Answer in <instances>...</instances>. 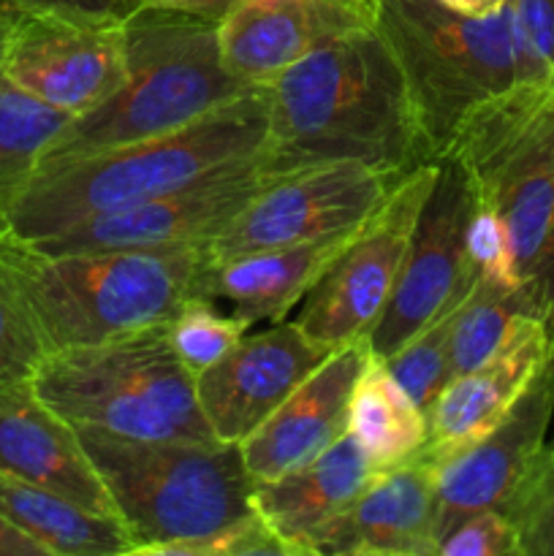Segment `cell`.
I'll use <instances>...</instances> for the list:
<instances>
[{"instance_id":"6da1fadb","label":"cell","mask_w":554,"mask_h":556,"mask_svg":"<svg viewBox=\"0 0 554 556\" xmlns=\"http://www.w3.org/2000/svg\"><path fill=\"white\" fill-rule=\"evenodd\" d=\"M264 90L269 125L259 161L269 177L358 163L402 179L438 163L394 49L378 27L318 49Z\"/></svg>"},{"instance_id":"7a4b0ae2","label":"cell","mask_w":554,"mask_h":556,"mask_svg":"<svg viewBox=\"0 0 554 556\" xmlns=\"http://www.w3.org/2000/svg\"><path fill=\"white\" fill-rule=\"evenodd\" d=\"M210 261L206 244L161 253H52L0 228V288L43 353L168 324L188 299L201 296Z\"/></svg>"},{"instance_id":"3957f363","label":"cell","mask_w":554,"mask_h":556,"mask_svg":"<svg viewBox=\"0 0 554 556\" xmlns=\"http://www.w3.org/2000/svg\"><path fill=\"white\" fill-rule=\"evenodd\" d=\"M266 125V90L250 87L168 134L41 163L0 210V228L25 242H41L92 215L172 193L226 163L259 155Z\"/></svg>"},{"instance_id":"277c9868","label":"cell","mask_w":554,"mask_h":556,"mask_svg":"<svg viewBox=\"0 0 554 556\" xmlns=\"http://www.w3.org/2000/svg\"><path fill=\"white\" fill-rule=\"evenodd\" d=\"M134 556H185L255 514L239 443L134 440L76 427Z\"/></svg>"},{"instance_id":"5b68a950","label":"cell","mask_w":554,"mask_h":556,"mask_svg":"<svg viewBox=\"0 0 554 556\" xmlns=\"http://www.w3.org/2000/svg\"><path fill=\"white\" fill-rule=\"evenodd\" d=\"M123 27L125 79L106 101L71 119L41 163L168 134L250 90L223 63L215 22L136 5Z\"/></svg>"},{"instance_id":"8992f818","label":"cell","mask_w":554,"mask_h":556,"mask_svg":"<svg viewBox=\"0 0 554 556\" xmlns=\"http://www.w3.org/2000/svg\"><path fill=\"white\" fill-rule=\"evenodd\" d=\"M30 383L74 427L134 440L217 443L201 413L196 378L168 345L166 324L43 353Z\"/></svg>"},{"instance_id":"52a82bcc","label":"cell","mask_w":554,"mask_h":556,"mask_svg":"<svg viewBox=\"0 0 554 556\" xmlns=\"http://www.w3.org/2000/svg\"><path fill=\"white\" fill-rule=\"evenodd\" d=\"M378 30L394 49L438 161L483 103L519 81L511 5L476 20L438 0H380Z\"/></svg>"},{"instance_id":"ba28073f","label":"cell","mask_w":554,"mask_h":556,"mask_svg":"<svg viewBox=\"0 0 554 556\" xmlns=\"http://www.w3.org/2000/svg\"><path fill=\"white\" fill-rule=\"evenodd\" d=\"M481 204L498 212L521 288L536 275L554 220V76L516 81L465 123L449 155Z\"/></svg>"},{"instance_id":"9c48e42d","label":"cell","mask_w":554,"mask_h":556,"mask_svg":"<svg viewBox=\"0 0 554 556\" xmlns=\"http://www.w3.org/2000/svg\"><path fill=\"white\" fill-rule=\"evenodd\" d=\"M435 177L438 163L405 174L358 226L345 250L302 299L297 326L304 334L329 351L367 342L400 280Z\"/></svg>"},{"instance_id":"30bf717a","label":"cell","mask_w":554,"mask_h":556,"mask_svg":"<svg viewBox=\"0 0 554 556\" xmlns=\"http://www.w3.org/2000/svg\"><path fill=\"white\" fill-rule=\"evenodd\" d=\"M123 20L20 9L0 0V68L33 98L79 117L125 79Z\"/></svg>"},{"instance_id":"8fae6325","label":"cell","mask_w":554,"mask_h":556,"mask_svg":"<svg viewBox=\"0 0 554 556\" xmlns=\"http://www.w3.org/2000/svg\"><path fill=\"white\" fill-rule=\"evenodd\" d=\"M476 193L456 157H440L400 280L383 315L367 337L373 356L389 358L443 309L459 304L481 280V266L467 253Z\"/></svg>"},{"instance_id":"7c38bea8","label":"cell","mask_w":554,"mask_h":556,"mask_svg":"<svg viewBox=\"0 0 554 556\" xmlns=\"http://www.w3.org/2000/svg\"><path fill=\"white\" fill-rule=\"evenodd\" d=\"M269 179V174L261 168L259 155L231 161L172 193L92 215L54 237L30 244L52 253H65V250L161 253V250L199 248L215 242Z\"/></svg>"},{"instance_id":"4fadbf2b","label":"cell","mask_w":554,"mask_h":556,"mask_svg":"<svg viewBox=\"0 0 554 556\" xmlns=\"http://www.w3.org/2000/svg\"><path fill=\"white\" fill-rule=\"evenodd\" d=\"M396 182L400 179L358 163H324L280 174L206 248L212 261H228L255 250L353 231L378 210Z\"/></svg>"},{"instance_id":"5bb4252c","label":"cell","mask_w":554,"mask_h":556,"mask_svg":"<svg viewBox=\"0 0 554 556\" xmlns=\"http://www.w3.org/2000/svg\"><path fill=\"white\" fill-rule=\"evenodd\" d=\"M329 353L297 320H277L269 329L244 334L215 367L196 378L201 413L217 443H242Z\"/></svg>"},{"instance_id":"9a60e30c","label":"cell","mask_w":554,"mask_h":556,"mask_svg":"<svg viewBox=\"0 0 554 556\" xmlns=\"http://www.w3.org/2000/svg\"><path fill=\"white\" fill-rule=\"evenodd\" d=\"M378 16L380 0H239L217 22V41L242 85L264 87L318 49L375 30Z\"/></svg>"},{"instance_id":"2e32d148","label":"cell","mask_w":554,"mask_h":556,"mask_svg":"<svg viewBox=\"0 0 554 556\" xmlns=\"http://www.w3.org/2000/svg\"><path fill=\"white\" fill-rule=\"evenodd\" d=\"M554 416V348L508 416L470 448L438 462V535L483 508L505 510L546 445Z\"/></svg>"},{"instance_id":"e0dca14e","label":"cell","mask_w":554,"mask_h":556,"mask_svg":"<svg viewBox=\"0 0 554 556\" xmlns=\"http://www.w3.org/2000/svg\"><path fill=\"white\" fill-rule=\"evenodd\" d=\"M552 348L554 334L546 320L530 313L516 315L498 353L440 391L427 413L429 432L421 456L438 465L487 438L536 380Z\"/></svg>"},{"instance_id":"ac0fdd59","label":"cell","mask_w":554,"mask_h":556,"mask_svg":"<svg viewBox=\"0 0 554 556\" xmlns=\"http://www.w3.org/2000/svg\"><path fill=\"white\" fill-rule=\"evenodd\" d=\"M367 342H351L329 353L324 364L239 443L253 483L275 481L318 459L348 434V413Z\"/></svg>"},{"instance_id":"d6986e66","label":"cell","mask_w":554,"mask_h":556,"mask_svg":"<svg viewBox=\"0 0 554 556\" xmlns=\"http://www.w3.org/2000/svg\"><path fill=\"white\" fill-rule=\"evenodd\" d=\"M0 472L119 519L76 427L36 394L30 380L0 383Z\"/></svg>"},{"instance_id":"ffe728a7","label":"cell","mask_w":554,"mask_h":556,"mask_svg":"<svg viewBox=\"0 0 554 556\" xmlns=\"http://www.w3.org/2000/svg\"><path fill=\"white\" fill-rule=\"evenodd\" d=\"M438 467L413 456L375 472L356 503L326 527L313 556H438Z\"/></svg>"},{"instance_id":"44dd1931","label":"cell","mask_w":554,"mask_h":556,"mask_svg":"<svg viewBox=\"0 0 554 556\" xmlns=\"http://www.w3.org/2000/svg\"><path fill=\"white\" fill-rule=\"evenodd\" d=\"M375 478L362 448L342 434L318 459L275 481L253 483V508L291 556H313V543L358 500Z\"/></svg>"},{"instance_id":"7402d4cb","label":"cell","mask_w":554,"mask_h":556,"mask_svg":"<svg viewBox=\"0 0 554 556\" xmlns=\"http://www.w3.org/2000/svg\"><path fill=\"white\" fill-rule=\"evenodd\" d=\"M356 231L358 228L313 242L255 250L228 261H210L199 299L228 304L231 315L244 320L250 329L261 320L272 324L286 320V315L307 296L310 288L324 277L331 261L345 250Z\"/></svg>"},{"instance_id":"603a6c76","label":"cell","mask_w":554,"mask_h":556,"mask_svg":"<svg viewBox=\"0 0 554 556\" xmlns=\"http://www.w3.org/2000/svg\"><path fill=\"white\" fill-rule=\"evenodd\" d=\"M0 516L49 556H123L134 548L119 519L92 514L5 472H0Z\"/></svg>"},{"instance_id":"cb8c5ba5","label":"cell","mask_w":554,"mask_h":556,"mask_svg":"<svg viewBox=\"0 0 554 556\" xmlns=\"http://www.w3.org/2000/svg\"><path fill=\"white\" fill-rule=\"evenodd\" d=\"M427 413L407 396L383 358L367 353L353 383L348 434L358 443L375 472L394 470L421 454L427 443Z\"/></svg>"},{"instance_id":"d4e9b609","label":"cell","mask_w":554,"mask_h":556,"mask_svg":"<svg viewBox=\"0 0 554 556\" xmlns=\"http://www.w3.org/2000/svg\"><path fill=\"white\" fill-rule=\"evenodd\" d=\"M71 114L38 101L0 68V210L30 179Z\"/></svg>"},{"instance_id":"484cf974","label":"cell","mask_w":554,"mask_h":556,"mask_svg":"<svg viewBox=\"0 0 554 556\" xmlns=\"http://www.w3.org/2000/svg\"><path fill=\"white\" fill-rule=\"evenodd\" d=\"M521 313H530L521 288H508L481 275L476 288L456 307L451 326V380L489 362Z\"/></svg>"},{"instance_id":"4316f807","label":"cell","mask_w":554,"mask_h":556,"mask_svg":"<svg viewBox=\"0 0 554 556\" xmlns=\"http://www.w3.org/2000/svg\"><path fill=\"white\" fill-rule=\"evenodd\" d=\"M459 304L443 309L432 324H427L418 334H413L400 351L383 358L396 383L407 391V396L424 413L432 410L435 400L451 380V326H454V315Z\"/></svg>"},{"instance_id":"83f0119b","label":"cell","mask_w":554,"mask_h":556,"mask_svg":"<svg viewBox=\"0 0 554 556\" xmlns=\"http://www.w3.org/2000/svg\"><path fill=\"white\" fill-rule=\"evenodd\" d=\"M248 331L244 320L221 313L217 304L206 299H188L166 324L168 345L193 378L215 367Z\"/></svg>"},{"instance_id":"f1b7e54d","label":"cell","mask_w":554,"mask_h":556,"mask_svg":"<svg viewBox=\"0 0 554 556\" xmlns=\"http://www.w3.org/2000/svg\"><path fill=\"white\" fill-rule=\"evenodd\" d=\"M503 514L516 525L521 556H554V440L543 445Z\"/></svg>"},{"instance_id":"f546056e","label":"cell","mask_w":554,"mask_h":556,"mask_svg":"<svg viewBox=\"0 0 554 556\" xmlns=\"http://www.w3.org/2000/svg\"><path fill=\"white\" fill-rule=\"evenodd\" d=\"M516 41H519V81L554 76V0H511Z\"/></svg>"},{"instance_id":"4dcf8cb0","label":"cell","mask_w":554,"mask_h":556,"mask_svg":"<svg viewBox=\"0 0 554 556\" xmlns=\"http://www.w3.org/2000/svg\"><path fill=\"white\" fill-rule=\"evenodd\" d=\"M438 556H521L519 532L503 510H476L440 538Z\"/></svg>"},{"instance_id":"1f68e13d","label":"cell","mask_w":554,"mask_h":556,"mask_svg":"<svg viewBox=\"0 0 554 556\" xmlns=\"http://www.w3.org/2000/svg\"><path fill=\"white\" fill-rule=\"evenodd\" d=\"M41 358L43 348L38 345L36 334L0 288V383L30 380Z\"/></svg>"},{"instance_id":"d6a6232c","label":"cell","mask_w":554,"mask_h":556,"mask_svg":"<svg viewBox=\"0 0 554 556\" xmlns=\"http://www.w3.org/2000/svg\"><path fill=\"white\" fill-rule=\"evenodd\" d=\"M525 296L530 304V313L546 320L554 334V220L549 228L546 244H543L541 261L536 266V275L525 288Z\"/></svg>"},{"instance_id":"836d02e7","label":"cell","mask_w":554,"mask_h":556,"mask_svg":"<svg viewBox=\"0 0 554 556\" xmlns=\"http://www.w3.org/2000/svg\"><path fill=\"white\" fill-rule=\"evenodd\" d=\"M5 3L76 16H106V20H123L139 5L136 0H5Z\"/></svg>"},{"instance_id":"e575fe53","label":"cell","mask_w":554,"mask_h":556,"mask_svg":"<svg viewBox=\"0 0 554 556\" xmlns=\"http://www.w3.org/2000/svg\"><path fill=\"white\" fill-rule=\"evenodd\" d=\"M237 3H239V0H139V5H150V9L177 11V14L199 16V20L215 22V25Z\"/></svg>"},{"instance_id":"d590c367","label":"cell","mask_w":554,"mask_h":556,"mask_svg":"<svg viewBox=\"0 0 554 556\" xmlns=\"http://www.w3.org/2000/svg\"><path fill=\"white\" fill-rule=\"evenodd\" d=\"M0 556H49L36 541L0 516Z\"/></svg>"},{"instance_id":"8d00e7d4","label":"cell","mask_w":554,"mask_h":556,"mask_svg":"<svg viewBox=\"0 0 554 556\" xmlns=\"http://www.w3.org/2000/svg\"><path fill=\"white\" fill-rule=\"evenodd\" d=\"M445 9L456 11L462 16H476V20H487V16L500 14L511 0H438Z\"/></svg>"},{"instance_id":"74e56055","label":"cell","mask_w":554,"mask_h":556,"mask_svg":"<svg viewBox=\"0 0 554 556\" xmlns=\"http://www.w3.org/2000/svg\"><path fill=\"white\" fill-rule=\"evenodd\" d=\"M136 3H139V0H136Z\"/></svg>"}]
</instances>
